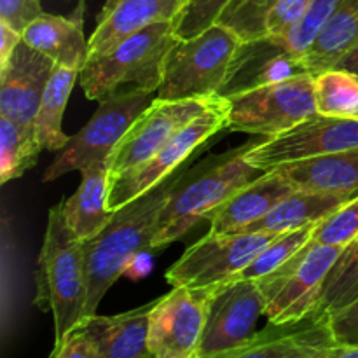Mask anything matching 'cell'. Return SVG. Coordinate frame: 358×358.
Masks as SVG:
<instances>
[{
  "instance_id": "29",
  "label": "cell",
  "mask_w": 358,
  "mask_h": 358,
  "mask_svg": "<svg viewBox=\"0 0 358 358\" xmlns=\"http://www.w3.org/2000/svg\"><path fill=\"white\" fill-rule=\"evenodd\" d=\"M315 101L318 114L358 119V76L331 69L315 76Z\"/></svg>"
},
{
  "instance_id": "6",
  "label": "cell",
  "mask_w": 358,
  "mask_h": 358,
  "mask_svg": "<svg viewBox=\"0 0 358 358\" xmlns=\"http://www.w3.org/2000/svg\"><path fill=\"white\" fill-rule=\"evenodd\" d=\"M154 100L156 93L152 91L131 87L98 101L100 107L93 117L58 150L42 180L51 182L70 171H80L90 164L107 163L115 145Z\"/></svg>"
},
{
  "instance_id": "14",
  "label": "cell",
  "mask_w": 358,
  "mask_h": 358,
  "mask_svg": "<svg viewBox=\"0 0 358 358\" xmlns=\"http://www.w3.org/2000/svg\"><path fill=\"white\" fill-rule=\"evenodd\" d=\"M261 315H264V299L257 280H233L217 285L196 358L215 355L247 341L255 334Z\"/></svg>"
},
{
  "instance_id": "40",
  "label": "cell",
  "mask_w": 358,
  "mask_h": 358,
  "mask_svg": "<svg viewBox=\"0 0 358 358\" xmlns=\"http://www.w3.org/2000/svg\"><path fill=\"white\" fill-rule=\"evenodd\" d=\"M332 69H338V70H345V72L350 73H355L358 76V42L346 52L343 58H339V62L336 63Z\"/></svg>"
},
{
  "instance_id": "30",
  "label": "cell",
  "mask_w": 358,
  "mask_h": 358,
  "mask_svg": "<svg viewBox=\"0 0 358 358\" xmlns=\"http://www.w3.org/2000/svg\"><path fill=\"white\" fill-rule=\"evenodd\" d=\"M315 226L317 224L278 234L234 280H261L275 273L285 262H289L301 248H304L313 234Z\"/></svg>"
},
{
  "instance_id": "32",
  "label": "cell",
  "mask_w": 358,
  "mask_h": 358,
  "mask_svg": "<svg viewBox=\"0 0 358 358\" xmlns=\"http://www.w3.org/2000/svg\"><path fill=\"white\" fill-rule=\"evenodd\" d=\"M358 236V196L315 226L308 245L348 247Z\"/></svg>"
},
{
  "instance_id": "22",
  "label": "cell",
  "mask_w": 358,
  "mask_h": 358,
  "mask_svg": "<svg viewBox=\"0 0 358 358\" xmlns=\"http://www.w3.org/2000/svg\"><path fill=\"white\" fill-rule=\"evenodd\" d=\"M83 180L73 196L63 201V215L70 229L83 241L100 234L112 220L108 208L110 171L107 163L90 164L80 170Z\"/></svg>"
},
{
  "instance_id": "24",
  "label": "cell",
  "mask_w": 358,
  "mask_h": 358,
  "mask_svg": "<svg viewBox=\"0 0 358 358\" xmlns=\"http://www.w3.org/2000/svg\"><path fill=\"white\" fill-rule=\"evenodd\" d=\"M353 196L331 194L317 191H294L283 198L275 208L266 213L261 220L248 226L243 233H273L282 234L287 231L318 224L329 215L352 201Z\"/></svg>"
},
{
  "instance_id": "37",
  "label": "cell",
  "mask_w": 358,
  "mask_h": 358,
  "mask_svg": "<svg viewBox=\"0 0 358 358\" xmlns=\"http://www.w3.org/2000/svg\"><path fill=\"white\" fill-rule=\"evenodd\" d=\"M49 358H100L93 339L83 327H77L63 341L55 343Z\"/></svg>"
},
{
  "instance_id": "36",
  "label": "cell",
  "mask_w": 358,
  "mask_h": 358,
  "mask_svg": "<svg viewBox=\"0 0 358 358\" xmlns=\"http://www.w3.org/2000/svg\"><path fill=\"white\" fill-rule=\"evenodd\" d=\"M42 13L41 0H0V21L20 34Z\"/></svg>"
},
{
  "instance_id": "4",
  "label": "cell",
  "mask_w": 358,
  "mask_h": 358,
  "mask_svg": "<svg viewBox=\"0 0 358 358\" xmlns=\"http://www.w3.org/2000/svg\"><path fill=\"white\" fill-rule=\"evenodd\" d=\"M175 42L171 23H156L124 38L110 51L87 59L79 73L86 98L101 101L131 87L157 93L164 62Z\"/></svg>"
},
{
  "instance_id": "43",
  "label": "cell",
  "mask_w": 358,
  "mask_h": 358,
  "mask_svg": "<svg viewBox=\"0 0 358 358\" xmlns=\"http://www.w3.org/2000/svg\"><path fill=\"white\" fill-rule=\"evenodd\" d=\"M142 358H156V357H154V355H152V353H150V352H149V353H147V355H145V357H142Z\"/></svg>"
},
{
  "instance_id": "17",
  "label": "cell",
  "mask_w": 358,
  "mask_h": 358,
  "mask_svg": "<svg viewBox=\"0 0 358 358\" xmlns=\"http://www.w3.org/2000/svg\"><path fill=\"white\" fill-rule=\"evenodd\" d=\"M303 72H306L303 58L294 55L278 38L266 35L257 41L241 42L219 96H234Z\"/></svg>"
},
{
  "instance_id": "5",
  "label": "cell",
  "mask_w": 358,
  "mask_h": 358,
  "mask_svg": "<svg viewBox=\"0 0 358 358\" xmlns=\"http://www.w3.org/2000/svg\"><path fill=\"white\" fill-rule=\"evenodd\" d=\"M240 45V37L219 23L196 37L177 41L166 56L156 96L189 100L219 94Z\"/></svg>"
},
{
  "instance_id": "23",
  "label": "cell",
  "mask_w": 358,
  "mask_h": 358,
  "mask_svg": "<svg viewBox=\"0 0 358 358\" xmlns=\"http://www.w3.org/2000/svg\"><path fill=\"white\" fill-rule=\"evenodd\" d=\"M301 191L358 196V147L276 168Z\"/></svg>"
},
{
  "instance_id": "12",
  "label": "cell",
  "mask_w": 358,
  "mask_h": 358,
  "mask_svg": "<svg viewBox=\"0 0 358 358\" xmlns=\"http://www.w3.org/2000/svg\"><path fill=\"white\" fill-rule=\"evenodd\" d=\"M215 96L189 100H161L156 96L112 150L107 161L110 178L128 173L156 156L182 128L205 112Z\"/></svg>"
},
{
  "instance_id": "41",
  "label": "cell",
  "mask_w": 358,
  "mask_h": 358,
  "mask_svg": "<svg viewBox=\"0 0 358 358\" xmlns=\"http://www.w3.org/2000/svg\"><path fill=\"white\" fill-rule=\"evenodd\" d=\"M149 269H150L149 257H147L145 254H142V255H138V257H136L131 264H129V268L126 269V273H128V275H131V278H138V276L145 275Z\"/></svg>"
},
{
  "instance_id": "31",
  "label": "cell",
  "mask_w": 358,
  "mask_h": 358,
  "mask_svg": "<svg viewBox=\"0 0 358 358\" xmlns=\"http://www.w3.org/2000/svg\"><path fill=\"white\" fill-rule=\"evenodd\" d=\"M280 0H231L217 23L224 24L240 37L241 42H252L268 35L266 23Z\"/></svg>"
},
{
  "instance_id": "10",
  "label": "cell",
  "mask_w": 358,
  "mask_h": 358,
  "mask_svg": "<svg viewBox=\"0 0 358 358\" xmlns=\"http://www.w3.org/2000/svg\"><path fill=\"white\" fill-rule=\"evenodd\" d=\"M276 236L273 233H208L182 254L164 278L171 287L189 289L233 282Z\"/></svg>"
},
{
  "instance_id": "35",
  "label": "cell",
  "mask_w": 358,
  "mask_h": 358,
  "mask_svg": "<svg viewBox=\"0 0 358 358\" xmlns=\"http://www.w3.org/2000/svg\"><path fill=\"white\" fill-rule=\"evenodd\" d=\"M315 0H280L266 23L269 37L283 38L308 13Z\"/></svg>"
},
{
  "instance_id": "20",
  "label": "cell",
  "mask_w": 358,
  "mask_h": 358,
  "mask_svg": "<svg viewBox=\"0 0 358 358\" xmlns=\"http://www.w3.org/2000/svg\"><path fill=\"white\" fill-rule=\"evenodd\" d=\"M157 299L112 317L84 318L80 327L90 334L100 358H142L149 353L150 313Z\"/></svg>"
},
{
  "instance_id": "27",
  "label": "cell",
  "mask_w": 358,
  "mask_h": 358,
  "mask_svg": "<svg viewBox=\"0 0 358 358\" xmlns=\"http://www.w3.org/2000/svg\"><path fill=\"white\" fill-rule=\"evenodd\" d=\"M41 152L34 124H20L0 115V184L20 178L34 168Z\"/></svg>"
},
{
  "instance_id": "15",
  "label": "cell",
  "mask_w": 358,
  "mask_h": 358,
  "mask_svg": "<svg viewBox=\"0 0 358 358\" xmlns=\"http://www.w3.org/2000/svg\"><path fill=\"white\" fill-rule=\"evenodd\" d=\"M338 345L329 317L315 313L292 324H269L241 345L203 358H329Z\"/></svg>"
},
{
  "instance_id": "25",
  "label": "cell",
  "mask_w": 358,
  "mask_h": 358,
  "mask_svg": "<svg viewBox=\"0 0 358 358\" xmlns=\"http://www.w3.org/2000/svg\"><path fill=\"white\" fill-rule=\"evenodd\" d=\"M357 42L358 0H343L301 56L304 69L311 76L331 70Z\"/></svg>"
},
{
  "instance_id": "1",
  "label": "cell",
  "mask_w": 358,
  "mask_h": 358,
  "mask_svg": "<svg viewBox=\"0 0 358 358\" xmlns=\"http://www.w3.org/2000/svg\"><path fill=\"white\" fill-rule=\"evenodd\" d=\"M185 168L187 166H182L145 194L115 210L108 226L100 234L84 241L86 318L96 315L107 290L124 275L129 264L138 255L152 250L159 213Z\"/></svg>"
},
{
  "instance_id": "42",
  "label": "cell",
  "mask_w": 358,
  "mask_h": 358,
  "mask_svg": "<svg viewBox=\"0 0 358 358\" xmlns=\"http://www.w3.org/2000/svg\"><path fill=\"white\" fill-rule=\"evenodd\" d=\"M329 358H358V345H338Z\"/></svg>"
},
{
  "instance_id": "18",
  "label": "cell",
  "mask_w": 358,
  "mask_h": 358,
  "mask_svg": "<svg viewBox=\"0 0 358 358\" xmlns=\"http://www.w3.org/2000/svg\"><path fill=\"white\" fill-rule=\"evenodd\" d=\"M184 0H107L90 37V58L110 51L136 31L156 23H173Z\"/></svg>"
},
{
  "instance_id": "21",
  "label": "cell",
  "mask_w": 358,
  "mask_h": 358,
  "mask_svg": "<svg viewBox=\"0 0 358 358\" xmlns=\"http://www.w3.org/2000/svg\"><path fill=\"white\" fill-rule=\"evenodd\" d=\"M83 3L79 2L73 17L42 13L24 28L21 37L56 65L80 72L90 58V38L83 31Z\"/></svg>"
},
{
  "instance_id": "2",
  "label": "cell",
  "mask_w": 358,
  "mask_h": 358,
  "mask_svg": "<svg viewBox=\"0 0 358 358\" xmlns=\"http://www.w3.org/2000/svg\"><path fill=\"white\" fill-rule=\"evenodd\" d=\"M264 140H248L227 152L206 157L194 168H185L159 213L152 250L182 240L234 192L261 177L264 171L248 163L247 152Z\"/></svg>"
},
{
  "instance_id": "3",
  "label": "cell",
  "mask_w": 358,
  "mask_h": 358,
  "mask_svg": "<svg viewBox=\"0 0 358 358\" xmlns=\"http://www.w3.org/2000/svg\"><path fill=\"white\" fill-rule=\"evenodd\" d=\"M35 285V304L51 311L55 343L63 341L86 318L87 301L84 241L66 224L63 201L49 210Z\"/></svg>"
},
{
  "instance_id": "11",
  "label": "cell",
  "mask_w": 358,
  "mask_h": 358,
  "mask_svg": "<svg viewBox=\"0 0 358 358\" xmlns=\"http://www.w3.org/2000/svg\"><path fill=\"white\" fill-rule=\"evenodd\" d=\"M358 147V119L315 114L289 131L266 138L247 152V161L262 171L301 163Z\"/></svg>"
},
{
  "instance_id": "19",
  "label": "cell",
  "mask_w": 358,
  "mask_h": 358,
  "mask_svg": "<svg viewBox=\"0 0 358 358\" xmlns=\"http://www.w3.org/2000/svg\"><path fill=\"white\" fill-rule=\"evenodd\" d=\"M297 191L278 170L264 171L208 217L212 234H238L271 212L283 198Z\"/></svg>"
},
{
  "instance_id": "13",
  "label": "cell",
  "mask_w": 358,
  "mask_h": 358,
  "mask_svg": "<svg viewBox=\"0 0 358 358\" xmlns=\"http://www.w3.org/2000/svg\"><path fill=\"white\" fill-rule=\"evenodd\" d=\"M215 287H173L157 297L149 324V352L154 357L196 358Z\"/></svg>"
},
{
  "instance_id": "26",
  "label": "cell",
  "mask_w": 358,
  "mask_h": 358,
  "mask_svg": "<svg viewBox=\"0 0 358 358\" xmlns=\"http://www.w3.org/2000/svg\"><path fill=\"white\" fill-rule=\"evenodd\" d=\"M79 73V70L59 65L52 70L34 121V131L42 150H62L69 143L70 136L63 133L62 122Z\"/></svg>"
},
{
  "instance_id": "9",
  "label": "cell",
  "mask_w": 358,
  "mask_h": 358,
  "mask_svg": "<svg viewBox=\"0 0 358 358\" xmlns=\"http://www.w3.org/2000/svg\"><path fill=\"white\" fill-rule=\"evenodd\" d=\"M227 117L229 100L217 94L212 105L182 128L156 156L128 173L110 178L108 208L112 212L122 208L185 166L189 157L199 147L205 145L212 136L219 135L222 129H227Z\"/></svg>"
},
{
  "instance_id": "16",
  "label": "cell",
  "mask_w": 358,
  "mask_h": 358,
  "mask_svg": "<svg viewBox=\"0 0 358 358\" xmlns=\"http://www.w3.org/2000/svg\"><path fill=\"white\" fill-rule=\"evenodd\" d=\"M56 63L21 38L0 69V115L20 124H34Z\"/></svg>"
},
{
  "instance_id": "38",
  "label": "cell",
  "mask_w": 358,
  "mask_h": 358,
  "mask_svg": "<svg viewBox=\"0 0 358 358\" xmlns=\"http://www.w3.org/2000/svg\"><path fill=\"white\" fill-rule=\"evenodd\" d=\"M332 334L339 345H358V301L329 317Z\"/></svg>"
},
{
  "instance_id": "34",
  "label": "cell",
  "mask_w": 358,
  "mask_h": 358,
  "mask_svg": "<svg viewBox=\"0 0 358 358\" xmlns=\"http://www.w3.org/2000/svg\"><path fill=\"white\" fill-rule=\"evenodd\" d=\"M343 0H315L313 6L308 9V13L304 14L303 20L289 31L283 38H278L280 42L287 45L294 55L303 56V52L306 51L308 45L313 42L315 35L318 34L324 23L327 21V17L331 16L336 10V7L341 3Z\"/></svg>"
},
{
  "instance_id": "33",
  "label": "cell",
  "mask_w": 358,
  "mask_h": 358,
  "mask_svg": "<svg viewBox=\"0 0 358 358\" xmlns=\"http://www.w3.org/2000/svg\"><path fill=\"white\" fill-rule=\"evenodd\" d=\"M231 0H184L173 20V35L177 41L196 37L217 23Z\"/></svg>"
},
{
  "instance_id": "8",
  "label": "cell",
  "mask_w": 358,
  "mask_h": 358,
  "mask_svg": "<svg viewBox=\"0 0 358 358\" xmlns=\"http://www.w3.org/2000/svg\"><path fill=\"white\" fill-rule=\"evenodd\" d=\"M229 100L227 129L273 138L318 114L315 76L297 73L290 79L243 91Z\"/></svg>"
},
{
  "instance_id": "28",
  "label": "cell",
  "mask_w": 358,
  "mask_h": 358,
  "mask_svg": "<svg viewBox=\"0 0 358 358\" xmlns=\"http://www.w3.org/2000/svg\"><path fill=\"white\" fill-rule=\"evenodd\" d=\"M358 301V236L336 261L322 287L317 313L332 317Z\"/></svg>"
},
{
  "instance_id": "39",
  "label": "cell",
  "mask_w": 358,
  "mask_h": 358,
  "mask_svg": "<svg viewBox=\"0 0 358 358\" xmlns=\"http://www.w3.org/2000/svg\"><path fill=\"white\" fill-rule=\"evenodd\" d=\"M21 34L17 30H14L13 27H9L7 23L0 21V69L7 65L10 55L16 49V45L21 42Z\"/></svg>"
},
{
  "instance_id": "7",
  "label": "cell",
  "mask_w": 358,
  "mask_h": 358,
  "mask_svg": "<svg viewBox=\"0 0 358 358\" xmlns=\"http://www.w3.org/2000/svg\"><path fill=\"white\" fill-rule=\"evenodd\" d=\"M345 248L306 243L282 268L257 280L269 324H292L317 313L322 287Z\"/></svg>"
}]
</instances>
